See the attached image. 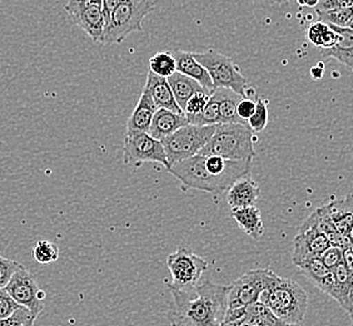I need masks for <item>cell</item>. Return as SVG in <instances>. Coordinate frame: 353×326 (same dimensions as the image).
<instances>
[{
  "instance_id": "cell-1",
  "label": "cell",
  "mask_w": 353,
  "mask_h": 326,
  "mask_svg": "<svg viewBox=\"0 0 353 326\" xmlns=\"http://www.w3.org/2000/svg\"><path fill=\"white\" fill-rule=\"evenodd\" d=\"M167 286L173 296L168 314L172 326H222L230 286L217 285L211 280L187 289Z\"/></svg>"
},
{
  "instance_id": "cell-2",
  "label": "cell",
  "mask_w": 353,
  "mask_h": 326,
  "mask_svg": "<svg viewBox=\"0 0 353 326\" xmlns=\"http://www.w3.org/2000/svg\"><path fill=\"white\" fill-rule=\"evenodd\" d=\"M251 160L230 161L219 156L196 155L167 170L181 181L185 189L202 191L214 196L231 189L241 177L250 176Z\"/></svg>"
},
{
  "instance_id": "cell-3",
  "label": "cell",
  "mask_w": 353,
  "mask_h": 326,
  "mask_svg": "<svg viewBox=\"0 0 353 326\" xmlns=\"http://www.w3.org/2000/svg\"><path fill=\"white\" fill-rule=\"evenodd\" d=\"M254 132L243 123H218L210 142L198 155L219 156L230 161H245L257 156Z\"/></svg>"
},
{
  "instance_id": "cell-4",
  "label": "cell",
  "mask_w": 353,
  "mask_h": 326,
  "mask_svg": "<svg viewBox=\"0 0 353 326\" xmlns=\"http://www.w3.org/2000/svg\"><path fill=\"white\" fill-rule=\"evenodd\" d=\"M259 301L288 325H299L306 316L308 295L292 279L281 278L262 292Z\"/></svg>"
},
{
  "instance_id": "cell-5",
  "label": "cell",
  "mask_w": 353,
  "mask_h": 326,
  "mask_svg": "<svg viewBox=\"0 0 353 326\" xmlns=\"http://www.w3.org/2000/svg\"><path fill=\"white\" fill-rule=\"evenodd\" d=\"M157 0H122L105 23L103 44H119L130 33L142 32L143 21L156 7Z\"/></svg>"
},
{
  "instance_id": "cell-6",
  "label": "cell",
  "mask_w": 353,
  "mask_h": 326,
  "mask_svg": "<svg viewBox=\"0 0 353 326\" xmlns=\"http://www.w3.org/2000/svg\"><path fill=\"white\" fill-rule=\"evenodd\" d=\"M216 126L185 124L162 140L168 167L196 156L210 142Z\"/></svg>"
},
{
  "instance_id": "cell-7",
  "label": "cell",
  "mask_w": 353,
  "mask_h": 326,
  "mask_svg": "<svg viewBox=\"0 0 353 326\" xmlns=\"http://www.w3.org/2000/svg\"><path fill=\"white\" fill-rule=\"evenodd\" d=\"M193 55L207 69L216 88H230L242 97H247L248 82L231 57L222 55L213 48Z\"/></svg>"
},
{
  "instance_id": "cell-8",
  "label": "cell",
  "mask_w": 353,
  "mask_h": 326,
  "mask_svg": "<svg viewBox=\"0 0 353 326\" xmlns=\"http://www.w3.org/2000/svg\"><path fill=\"white\" fill-rule=\"evenodd\" d=\"M279 279V275L268 269H256L245 272L230 285L227 311L257 303L262 292Z\"/></svg>"
},
{
  "instance_id": "cell-9",
  "label": "cell",
  "mask_w": 353,
  "mask_h": 326,
  "mask_svg": "<svg viewBox=\"0 0 353 326\" xmlns=\"http://www.w3.org/2000/svg\"><path fill=\"white\" fill-rule=\"evenodd\" d=\"M167 266L172 275V282L165 281V284L176 289H187L197 285L208 269V262L188 247L181 246L167 258Z\"/></svg>"
},
{
  "instance_id": "cell-10",
  "label": "cell",
  "mask_w": 353,
  "mask_h": 326,
  "mask_svg": "<svg viewBox=\"0 0 353 326\" xmlns=\"http://www.w3.org/2000/svg\"><path fill=\"white\" fill-rule=\"evenodd\" d=\"M6 290L19 305L27 307L35 318L44 310V300L47 295L38 286L37 280L28 271L27 267L19 266L6 286Z\"/></svg>"
},
{
  "instance_id": "cell-11",
  "label": "cell",
  "mask_w": 353,
  "mask_h": 326,
  "mask_svg": "<svg viewBox=\"0 0 353 326\" xmlns=\"http://www.w3.org/2000/svg\"><path fill=\"white\" fill-rule=\"evenodd\" d=\"M124 162H156L168 169L163 143L150 136V132H128L124 140Z\"/></svg>"
},
{
  "instance_id": "cell-12",
  "label": "cell",
  "mask_w": 353,
  "mask_h": 326,
  "mask_svg": "<svg viewBox=\"0 0 353 326\" xmlns=\"http://www.w3.org/2000/svg\"><path fill=\"white\" fill-rule=\"evenodd\" d=\"M331 246L330 238L321 231L310 218L299 226V233L293 241L292 261L297 266L311 258H319Z\"/></svg>"
},
{
  "instance_id": "cell-13",
  "label": "cell",
  "mask_w": 353,
  "mask_h": 326,
  "mask_svg": "<svg viewBox=\"0 0 353 326\" xmlns=\"http://www.w3.org/2000/svg\"><path fill=\"white\" fill-rule=\"evenodd\" d=\"M261 301L225 314L222 326H287Z\"/></svg>"
},
{
  "instance_id": "cell-14",
  "label": "cell",
  "mask_w": 353,
  "mask_h": 326,
  "mask_svg": "<svg viewBox=\"0 0 353 326\" xmlns=\"http://www.w3.org/2000/svg\"><path fill=\"white\" fill-rule=\"evenodd\" d=\"M261 196V189L251 176L241 177L227 191V202L232 210L254 206Z\"/></svg>"
},
{
  "instance_id": "cell-15",
  "label": "cell",
  "mask_w": 353,
  "mask_h": 326,
  "mask_svg": "<svg viewBox=\"0 0 353 326\" xmlns=\"http://www.w3.org/2000/svg\"><path fill=\"white\" fill-rule=\"evenodd\" d=\"M144 89L150 92V97L153 98L158 108L170 109L179 115H184L183 111L176 103V97L173 95V90L170 88L167 78L154 75L150 70V73L147 75V82H145Z\"/></svg>"
},
{
  "instance_id": "cell-16",
  "label": "cell",
  "mask_w": 353,
  "mask_h": 326,
  "mask_svg": "<svg viewBox=\"0 0 353 326\" xmlns=\"http://www.w3.org/2000/svg\"><path fill=\"white\" fill-rule=\"evenodd\" d=\"M172 55L176 59V72L197 81L204 89L210 90L212 93L216 90L211 75L207 72V69L204 68L203 66L194 58L193 53L184 52V50H174Z\"/></svg>"
},
{
  "instance_id": "cell-17",
  "label": "cell",
  "mask_w": 353,
  "mask_h": 326,
  "mask_svg": "<svg viewBox=\"0 0 353 326\" xmlns=\"http://www.w3.org/2000/svg\"><path fill=\"white\" fill-rule=\"evenodd\" d=\"M337 232L350 235L353 227V193L322 206Z\"/></svg>"
},
{
  "instance_id": "cell-18",
  "label": "cell",
  "mask_w": 353,
  "mask_h": 326,
  "mask_svg": "<svg viewBox=\"0 0 353 326\" xmlns=\"http://www.w3.org/2000/svg\"><path fill=\"white\" fill-rule=\"evenodd\" d=\"M74 24L82 28L83 30L92 38V41L101 43L104 35L105 19L103 13V7L87 4L79 13L70 18Z\"/></svg>"
},
{
  "instance_id": "cell-19",
  "label": "cell",
  "mask_w": 353,
  "mask_h": 326,
  "mask_svg": "<svg viewBox=\"0 0 353 326\" xmlns=\"http://www.w3.org/2000/svg\"><path fill=\"white\" fill-rule=\"evenodd\" d=\"M330 26L337 33V41L333 47L322 49L321 55L333 58L346 67H353V28Z\"/></svg>"
},
{
  "instance_id": "cell-20",
  "label": "cell",
  "mask_w": 353,
  "mask_h": 326,
  "mask_svg": "<svg viewBox=\"0 0 353 326\" xmlns=\"http://www.w3.org/2000/svg\"><path fill=\"white\" fill-rule=\"evenodd\" d=\"M297 267L321 291L325 292L327 295L332 292L333 286H334V274L333 270L323 264L321 258L307 260L305 262H301Z\"/></svg>"
},
{
  "instance_id": "cell-21",
  "label": "cell",
  "mask_w": 353,
  "mask_h": 326,
  "mask_svg": "<svg viewBox=\"0 0 353 326\" xmlns=\"http://www.w3.org/2000/svg\"><path fill=\"white\" fill-rule=\"evenodd\" d=\"M156 103L150 97V92L143 89L142 95L139 97V101L137 103L136 108L130 115L127 131L128 132H150V124L153 121V117L156 115Z\"/></svg>"
},
{
  "instance_id": "cell-22",
  "label": "cell",
  "mask_w": 353,
  "mask_h": 326,
  "mask_svg": "<svg viewBox=\"0 0 353 326\" xmlns=\"http://www.w3.org/2000/svg\"><path fill=\"white\" fill-rule=\"evenodd\" d=\"M185 124H188V121L184 115H179L170 109L158 108L150 124V135L162 141Z\"/></svg>"
},
{
  "instance_id": "cell-23",
  "label": "cell",
  "mask_w": 353,
  "mask_h": 326,
  "mask_svg": "<svg viewBox=\"0 0 353 326\" xmlns=\"http://www.w3.org/2000/svg\"><path fill=\"white\" fill-rule=\"evenodd\" d=\"M334 274V286L330 296L336 300L340 304L342 309H345L347 313H353V284L348 272H347L346 266L342 262L341 265L333 269Z\"/></svg>"
},
{
  "instance_id": "cell-24",
  "label": "cell",
  "mask_w": 353,
  "mask_h": 326,
  "mask_svg": "<svg viewBox=\"0 0 353 326\" xmlns=\"http://www.w3.org/2000/svg\"><path fill=\"white\" fill-rule=\"evenodd\" d=\"M232 218L237 222L238 226L250 236L259 240L265 233V224L261 216V210L256 206H250L245 209L232 210Z\"/></svg>"
},
{
  "instance_id": "cell-25",
  "label": "cell",
  "mask_w": 353,
  "mask_h": 326,
  "mask_svg": "<svg viewBox=\"0 0 353 326\" xmlns=\"http://www.w3.org/2000/svg\"><path fill=\"white\" fill-rule=\"evenodd\" d=\"M167 79L170 83V88L173 90V95L176 97V103L179 104L182 111H183L185 103L192 95L197 93V92H201V90H207L197 81H194V79H192L190 77L182 75L179 72H176L174 75H170Z\"/></svg>"
},
{
  "instance_id": "cell-26",
  "label": "cell",
  "mask_w": 353,
  "mask_h": 326,
  "mask_svg": "<svg viewBox=\"0 0 353 326\" xmlns=\"http://www.w3.org/2000/svg\"><path fill=\"white\" fill-rule=\"evenodd\" d=\"M221 111V123H247L242 122L237 116V104L243 97L230 88H216Z\"/></svg>"
},
{
  "instance_id": "cell-27",
  "label": "cell",
  "mask_w": 353,
  "mask_h": 326,
  "mask_svg": "<svg viewBox=\"0 0 353 326\" xmlns=\"http://www.w3.org/2000/svg\"><path fill=\"white\" fill-rule=\"evenodd\" d=\"M307 39L316 47L328 49L333 47L337 41V33L328 23L319 21L311 24L307 29Z\"/></svg>"
},
{
  "instance_id": "cell-28",
  "label": "cell",
  "mask_w": 353,
  "mask_h": 326,
  "mask_svg": "<svg viewBox=\"0 0 353 326\" xmlns=\"http://www.w3.org/2000/svg\"><path fill=\"white\" fill-rule=\"evenodd\" d=\"M187 121L194 126H217L218 123H221V111L217 95H212L210 102L201 115L188 118Z\"/></svg>"
},
{
  "instance_id": "cell-29",
  "label": "cell",
  "mask_w": 353,
  "mask_h": 326,
  "mask_svg": "<svg viewBox=\"0 0 353 326\" xmlns=\"http://www.w3.org/2000/svg\"><path fill=\"white\" fill-rule=\"evenodd\" d=\"M150 72L154 75L168 78L176 72V63L174 57L168 52H161L153 55L150 59Z\"/></svg>"
},
{
  "instance_id": "cell-30",
  "label": "cell",
  "mask_w": 353,
  "mask_h": 326,
  "mask_svg": "<svg viewBox=\"0 0 353 326\" xmlns=\"http://www.w3.org/2000/svg\"><path fill=\"white\" fill-rule=\"evenodd\" d=\"M33 258L41 265L52 264L59 258V249L53 242L47 241V240H41L35 244L34 249H33Z\"/></svg>"
},
{
  "instance_id": "cell-31",
  "label": "cell",
  "mask_w": 353,
  "mask_h": 326,
  "mask_svg": "<svg viewBox=\"0 0 353 326\" xmlns=\"http://www.w3.org/2000/svg\"><path fill=\"white\" fill-rule=\"evenodd\" d=\"M319 14V21H325L328 24L339 26V27H350L353 23V7L334 9L328 12H321Z\"/></svg>"
},
{
  "instance_id": "cell-32",
  "label": "cell",
  "mask_w": 353,
  "mask_h": 326,
  "mask_svg": "<svg viewBox=\"0 0 353 326\" xmlns=\"http://www.w3.org/2000/svg\"><path fill=\"white\" fill-rule=\"evenodd\" d=\"M213 93L208 92V90H201V92H197V93L192 95L185 103L183 108L184 116L187 117V119L201 115L204 108L207 107V104L210 102Z\"/></svg>"
},
{
  "instance_id": "cell-33",
  "label": "cell",
  "mask_w": 353,
  "mask_h": 326,
  "mask_svg": "<svg viewBox=\"0 0 353 326\" xmlns=\"http://www.w3.org/2000/svg\"><path fill=\"white\" fill-rule=\"evenodd\" d=\"M268 117H270L268 102L263 99V98H259L257 99V104H256V109H254V113L247 121V124H248V127L254 133H259V132H262L265 128V126L268 123Z\"/></svg>"
},
{
  "instance_id": "cell-34",
  "label": "cell",
  "mask_w": 353,
  "mask_h": 326,
  "mask_svg": "<svg viewBox=\"0 0 353 326\" xmlns=\"http://www.w3.org/2000/svg\"><path fill=\"white\" fill-rule=\"evenodd\" d=\"M33 319L37 320V318L33 316V314L30 313L27 307L21 306L12 315L0 320V326H23L27 324L28 321Z\"/></svg>"
},
{
  "instance_id": "cell-35",
  "label": "cell",
  "mask_w": 353,
  "mask_h": 326,
  "mask_svg": "<svg viewBox=\"0 0 353 326\" xmlns=\"http://www.w3.org/2000/svg\"><path fill=\"white\" fill-rule=\"evenodd\" d=\"M21 265L18 261L0 255V289H4L8 285L14 272L17 271Z\"/></svg>"
},
{
  "instance_id": "cell-36",
  "label": "cell",
  "mask_w": 353,
  "mask_h": 326,
  "mask_svg": "<svg viewBox=\"0 0 353 326\" xmlns=\"http://www.w3.org/2000/svg\"><path fill=\"white\" fill-rule=\"evenodd\" d=\"M19 307L21 305L9 295L6 287L0 289V320L12 315Z\"/></svg>"
},
{
  "instance_id": "cell-37",
  "label": "cell",
  "mask_w": 353,
  "mask_h": 326,
  "mask_svg": "<svg viewBox=\"0 0 353 326\" xmlns=\"http://www.w3.org/2000/svg\"><path fill=\"white\" fill-rule=\"evenodd\" d=\"M343 256H345V251L342 249L336 246H330L325 253L321 256V260L327 267L333 270L334 267H337L343 262Z\"/></svg>"
},
{
  "instance_id": "cell-38",
  "label": "cell",
  "mask_w": 353,
  "mask_h": 326,
  "mask_svg": "<svg viewBox=\"0 0 353 326\" xmlns=\"http://www.w3.org/2000/svg\"><path fill=\"white\" fill-rule=\"evenodd\" d=\"M257 102L252 99L250 97H243L237 104V116L242 122L247 123V121L251 118L252 115L254 113Z\"/></svg>"
},
{
  "instance_id": "cell-39",
  "label": "cell",
  "mask_w": 353,
  "mask_h": 326,
  "mask_svg": "<svg viewBox=\"0 0 353 326\" xmlns=\"http://www.w3.org/2000/svg\"><path fill=\"white\" fill-rule=\"evenodd\" d=\"M353 0H319V6L316 7V12H328L334 9H343L351 7Z\"/></svg>"
},
{
  "instance_id": "cell-40",
  "label": "cell",
  "mask_w": 353,
  "mask_h": 326,
  "mask_svg": "<svg viewBox=\"0 0 353 326\" xmlns=\"http://www.w3.org/2000/svg\"><path fill=\"white\" fill-rule=\"evenodd\" d=\"M328 238H330L331 246L340 247L343 251L352 250L353 249V240L350 235H345V233H341V232H334L333 235L328 236Z\"/></svg>"
},
{
  "instance_id": "cell-41",
  "label": "cell",
  "mask_w": 353,
  "mask_h": 326,
  "mask_svg": "<svg viewBox=\"0 0 353 326\" xmlns=\"http://www.w3.org/2000/svg\"><path fill=\"white\" fill-rule=\"evenodd\" d=\"M121 1H122V0H103V13H104L105 23L109 21L110 14L113 13V10L116 9L117 6H118Z\"/></svg>"
},
{
  "instance_id": "cell-42",
  "label": "cell",
  "mask_w": 353,
  "mask_h": 326,
  "mask_svg": "<svg viewBox=\"0 0 353 326\" xmlns=\"http://www.w3.org/2000/svg\"><path fill=\"white\" fill-rule=\"evenodd\" d=\"M343 264L346 266L348 276L353 284V251L352 250H346L345 256H343Z\"/></svg>"
},
{
  "instance_id": "cell-43",
  "label": "cell",
  "mask_w": 353,
  "mask_h": 326,
  "mask_svg": "<svg viewBox=\"0 0 353 326\" xmlns=\"http://www.w3.org/2000/svg\"><path fill=\"white\" fill-rule=\"evenodd\" d=\"M299 6H303V7H311L316 8L319 6V0H297Z\"/></svg>"
},
{
  "instance_id": "cell-44",
  "label": "cell",
  "mask_w": 353,
  "mask_h": 326,
  "mask_svg": "<svg viewBox=\"0 0 353 326\" xmlns=\"http://www.w3.org/2000/svg\"><path fill=\"white\" fill-rule=\"evenodd\" d=\"M89 4H94V6H103V0H88Z\"/></svg>"
},
{
  "instance_id": "cell-45",
  "label": "cell",
  "mask_w": 353,
  "mask_h": 326,
  "mask_svg": "<svg viewBox=\"0 0 353 326\" xmlns=\"http://www.w3.org/2000/svg\"><path fill=\"white\" fill-rule=\"evenodd\" d=\"M35 319L28 321L27 324H24L23 326H34Z\"/></svg>"
},
{
  "instance_id": "cell-46",
  "label": "cell",
  "mask_w": 353,
  "mask_h": 326,
  "mask_svg": "<svg viewBox=\"0 0 353 326\" xmlns=\"http://www.w3.org/2000/svg\"><path fill=\"white\" fill-rule=\"evenodd\" d=\"M351 238H352V240H353V227H352V231H351Z\"/></svg>"
},
{
  "instance_id": "cell-47",
  "label": "cell",
  "mask_w": 353,
  "mask_h": 326,
  "mask_svg": "<svg viewBox=\"0 0 353 326\" xmlns=\"http://www.w3.org/2000/svg\"><path fill=\"white\" fill-rule=\"evenodd\" d=\"M350 316H351V319H352V320H353V313H352V314H351V315H350Z\"/></svg>"
},
{
  "instance_id": "cell-48",
  "label": "cell",
  "mask_w": 353,
  "mask_h": 326,
  "mask_svg": "<svg viewBox=\"0 0 353 326\" xmlns=\"http://www.w3.org/2000/svg\"><path fill=\"white\" fill-rule=\"evenodd\" d=\"M287 326H299V325H287Z\"/></svg>"
},
{
  "instance_id": "cell-49",
  "label": "cell",
  "mask_w": 353,
  "mask_h": 326,
  "mask_svg": "<svg viewBox=\"0 0 353 326\" xmlns=\"http://www.w3.org/2000/svg\"><path fill=\"white\" fill-rule=\"evenodd\" d=\"M351 326H353V320H352V325H351Z\"/></svg>"
},
{
  "instance_id": "cell-50",
  "label": "cell",
  "mask_w": 353,
  "mask_h": 326,
  "mask_svg": "<svg viewBox=\"0 0 353 326\" xmlns=\"http://www.w3.org/2000/svg\"><path fill=\"white\" fill-rule=\"evenodd\" d=\"M279 1H282V0H279Z\"/></svg>"
},
{
  "instance_id": "cell-51",
  "label": "cell",
  "mask_w": 353,
  "mask_h": 326,
  "mask_svg": "<svg viewBox=\"0 0 353 326\" xmlns=\"http://www.w3.org/2000/svg\"><path fill=\"white\" fill-rule=\"evenodd\" d=\"M352 251H353V249H352Z\"/></svg>"
},
{
  "instance_id": "cell-52",
  "label": "cell",
  "mask_w": 353,
  "mask_h": 326,
  "mask_svg": "<svg viewBox=\"0 0 353 326\" xmlns=\"http://www.w3.org/2000/svg\"><path fill=\"white\" fill-rule=\"evenodd\" d=\"M352 7H353V4H352Z\"/></svg>"
}]
</instances>
